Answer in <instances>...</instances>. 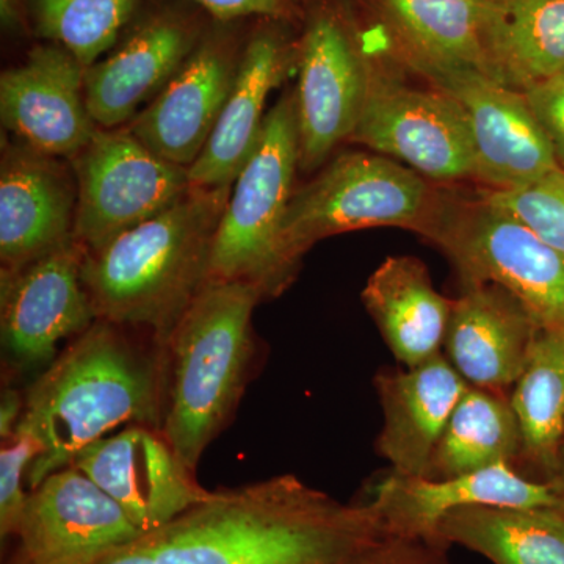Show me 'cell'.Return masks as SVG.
<instances>
[{"label": "cell", "instance_id": "6da1fadb", "mask_svg": "<svg viewBox=\"0 0 564 564\" xmlns=\"http://www.w3.org/2000/svg\"><path fill=\"white\" fill-rule=\"evenodd\" d=\"M383 536L372 505L339 502L295 475L215 489L147 533L158 564H333Z\"/></svg>", "mask_w": 564, "mask_h": 564}, {"label": "cell", "instance_id": "7a4b0ae2", "mask_svg": "<svg viewBox=\"0 0 564 564\" xmlns=\"http://www.w3.org/2000/svg\"><path fill=\"white\" fill-rule=\"evenodd\" d=\"M169 350L150 355L120 326L91 323L25 395L17 433L32 437L40 447L28 470L29 488L70 466L110 430L158 422L169 393Z\"/></svg>", "mask_w": 564, "mask_h": 564}, {"label": "cell", "instance_id": "3957f363", "mask_svg": "<svg viewBox=\"0 0 564 564\" xmlns=\"http://www.w3.org/2000/svg\"><path fill=\"white\" fill-rule=\"evenodd\" d=\"M232 185L192 187L169 209L87 252L82 282L96 321L144 326L165 348L209 274L212 245Z\"/></svg>", "mask_w": 564, "mask_h": 564}, {"label": "cell", "instance_id": "277c9868", "mask_svg": "<svg viewBox=\"0 0 564 564\" xmlns=\"http://www.w3.org/2000/svg\"><path fill=\"white\" fill-rule=\"evenodd\" d=\"M262 300L247 282L207 281L166 345L169 402L161 430L193 474L242 400L256 352L251 318Z\"/></svg>", "mask_w": 564, "mask_h": 564}, {"label": "cell", "instance_id": "5b68a950", "mask_svg": "<svg viewBox=\"0 0 564 564\" xmlns=\"http://www.w3.org/2000/svg\"><path fill=\"white\" fill-rule=\"evenodd\" d=\"M444 196L414 170L369 152H344L293 191L281 228V258L295 276L315 243L369 228H403L430 239Z\"/></svg>", "mask_w": 564, "mask_h": 564}, {"label": "cell", "instance_id": "8992f818", "mask_svg": "<svg viewBox=\"0 0 564 564\" xmlns=\"http://www.w3.org/2000/svg\"><path fill=\"white\" fill-rule=\"evenodd\" d=\"M300 166L295 95L285 93L267 113L261 139L232 184L212 245L207 281L247 282L274 299L293 274L281 258V228Z\"/></svg>", "mask_w": 564, "mask_h": 564}, {"label": "cell", "instance_id": "52a82bcc", "mask_svg": "<svg viewBox=\"0 0 564 564\" xmlns=\"http://www.w3.org/2000/svg\"><path fill=\"white\" fill-rule=\"evenodd\" d=\"M430 240L443 248L463 284L499 285L541 332L564 340V256L484 196L445 199Z\"/></svg>", "mask_w": 564, "mask_h": 564}, {"label": "cell", "instance_id": "ba28073f", "mask_svg": "<svg viewBox=\"0 0 564 564\" xmlns=\"http://www.w3.org/2000/svg\"><path fill=\"white\" fill-rule=\"evenodd\" d=\"M69 162L77 181L74 239L87 252L169 209L192 188L188 169L155 154L128 126L98 128Z\"/></svg>", "mask_w": 564, "mask_h": 564}, {"label": "cell", "instance_id": "9c48e42d", "mask_svg": "<svg viewBox=\"0 0 564 564\" xmlns=\"http://www.w3.org/2000/svg\"><path fill=\"white\" fill-rule=\"evenodd\" d=\"M295 95L300 166L313 172L334 148L350 140L361 120L373 66L359 43L350 13L337 0H318L299 40Z\"/></svg>", "mask_w": 564, "mask_h": 564}, {"label": "cell", "instance_id": "30bf717a", "mask_svg": "<svg viewBox=\"0 0 564 564\" xmlns=\"http://www.w3.org/2000/svg\"><path fill=\"white\" fill-rule=\"evenodd\" d=\"M209 22L192 0L141 3L118 43L85 69V101L96 126L129 124L176 76Z\"/></svg>", "mask_w": 564, "mask_h": 564}, {"label": "cell", "instance_id": "8fae6325", "mask_svg": "<svg viewBox=\"0 0 564 564\" xmlns=\"http://www.w3.org/2000/svg\"><path fill=\"white\" fill-rule=\"evenodd\" d=\"M350 140L403 162L425 180H474V140L466 113L433 85L413 87L373 69L366 107Z\"/></svg>", "mask_w": 564, "mask_h": 564}, {"label": "cell", "instance_id": "7c38bea8", "mask_svg": "<svg viewBox=\"0 0 564 564\" xmlns=\"http://www.w3.org/2000/svg\"><path fill=\"white\" fill-rule=\"evenodd\" d=\"M247 36L243 21L210 20L191 57L129 131L165 161L191 169L220 120Z\"/></svg>", "mask_w": 564, "mask_h": 564}, {"label": "cell", "instance_id": "4fadbf2b", "mask_svg": "<svg viewBox=\"0 0 564 564\" xmlns=\"http://www.w3.org/2000/svg\"><path fill=\"white\" fill-rule=\"evenodd\" d=\"M419 74L463 107L474 140V180L484 182L489 191L519 187L558 169L524 91L480 70L429 69Z\"/></svg>", "mask_w": 564, "mask_h": 564}, {"label": "cell", "instance_id": "5bb4252c", "mask_svg": "<svg viewBox=\"0 0 564 564\" xmlns=\"http://www.w3.org/2000/svg\"><path fill=\"white\" fill-rule=\"evenodd\" d=\"M87 250L76 239L0 280V332L7 366L29 372L50 366L63 339L96 322L82 282Z\"/></svg>", "mask_w": 564, "mask_h": 564}, {"label": "cell", "instance_id": "9a60e30c", "mask_svg": "<svg viewBox=\"0 0 564 564\" xmlns=\"http://www.w3.org/2000/svg\"><path fill=\"white\" fill-rule=\"evenodd\" d=\"M70 466L120 503L141 532L151 533L202 502L196 481L162 430L131 425L85 447Z\"/></svg>", "mask_w": 564, "mask_h": 564}, {"label": "cell", "instance_id": "2e32d148", "mask_svg": "<svg viewBox=\"0 0 564 564\" xmlns=\"http://www.w3.org/2000/svg\"><path fill=\"white\" fill-rule=\"evenodd\" d=\"M143 534L120 503L74 466L29 492L17 532L18 551L32 564H91Z\"/></svg>", "mask_w": 564, "mask_h": 564}, {"label": "cell", "instance_id": "e0dca14e", "mask_svg": "<svg viewBox=\"0 0 564 564\" xmlns=\"http://www.w3.org/2000/svg\"><path fill=\"white\" fill-rule=\"evenodd\" d=\"M3 128L25 147L73 161L98 126L85 101V68L57 44L33 47L0 76Z\"/></svg>", "mask_w": 564, "mask_h": 564}, {"label": "cell", "instance_id": "ac0fdd59", "mask_svg": "<svg viewBox=\"0 0 564 564\" xmlns=\"http://www.w3.org/2000/svg\"><path fill=\"white\" fill-rule=\"evenodd\" d=\"M73 166L21 141L2 140L0 280H9L74 237Z\"/></svg>", "mask_w": 564, "mask_h": 564}, {"label": "cell", "instance_id": "d6986e66", "mask_svg": "<svg viewBox=\"0 0 564 564\" xmlns=\"http://www.w3.org/2000/svg\"><path fill=\"white\" fill-rule=\"evenodd\" d=\"M369 503L380 518L386 536L433 543H444L437 536L441 521L463 507L488 505L564 511V497L555 481L529 480L516 473L511 464L451 478L404 477L392 473L375 486Z\"/></svg>", "mask_w": 564, "mask_h": 564}, {"label": "cell", "instance_id": "ffe728a7", "mask_svg": "<svg viewBox=\"0 0 564 564\" xmlns=\"http://www.w3.org/2000/svg\"><path fill=\"white\" fill-rule=\"evenodd\" d=\"M288 21L258 20L247 43L232 90L198 161L188 169L192 187L232 185L261 139L265 104L295 68L299 41Z\"/></svg>", "mask_w": 564, "mask_h": 564}, {"label": "cell", "instance_id": "44dd1931", "mask_svg": "<svg viewBox=\"0 0 564 564\" xmlns=\"http://www.w3.org/2000/svg\"><path fill=\"white\" fill-rule=\"evenodd\" d=\"M463 285L452 306L445 358L470 386L503 392L524 372L541 329L499 285Z\"/></svg>", "mask_w": 564, "mask_h": 564}, {"label": "cell", "instance_id": "7402d4cb", "mask_svg": "<svg viewBox=\"0 0 564 564\" xmlns=\"http://www.w3.org/2000/svg\"><path fill=\"white\" fill-rule=\"evenodd\" d=\"M469 386L444 355L410 370L377 375L384 419L377 448L393 473L429 477L434 451Z\"/></svg>", "mask_w": 564, "mask_h": 564}, {"label": "cell", "instance_id": "603a6c76", "mask_svg": "<svg viewBox=\"0 0 564 564\" xmlns=\"http://www.w3.org/2000/svg\"><path fill=\"white\" fill-rule=\"evenodd\" d=\"M392 355L408 367L443 355L454 300L434 289L425 263L413 256H391L361 293Z\"/></svg>", "mask_w": 564, "mask_h": 564}, {"label": "cell", "instance_id": "cb8c5ba5", "mask_svg": "<svg viewBox=\"0 0 564 564\" xmlns=\"http://www.w3.org/2000/svg\"><path fill=\"white\" fill-rule=\"evenodd\" d=\"M375 6L415 73L474 69L489 76L488 0H375Z\"/></svg>", "mask_w": 564, "mask_h": 564}, {"label": "cell", "instance_id": "d4e9b609", "mask_svg": "<svg viewBox=\"0 0 564 564\" xmlns=\"http://www.w3.org/2000/svg\"><path fill=\"white\" fill-rule=\"evenodd\" d=\"M489 76L527 91L564 73V0H488Z\"/></svg>", "mask_w": 564, "mask_h": 564}, {"label": "cell", "instance_id": "484cf974", "mask_svg": "<svg viewBox=\"0 0 564 564\" xmlns=\"http://www.w3.org/2000/svg\"><path fill=\"white\" fill-rule=\"evenodd\" d=\"M437 536L494 564H564V511L473 505L441 521Z\"/></svg>", "mask_w": 564, "mask_h": 564}, {"label": "cell", "instance_id": "4316f807", "mask_svg": "<svg viewBox=\"0 0 564 564\" xmlns=\"http://www.w3.org/2000/svg\"><path fill=\"white\" fill-rule=\"evenodd\" d=\"M521 456V432L502 392L469 386L434 451L426 478L478 473Z\"/></svg>", "mask_w": 564, "mask_h": 564}, {"label": "cell", "instance_id": "83f0119b", "mask_svg": "<svg viewBox=\"0 0 564 564\" xmlns=\"http://www.w3.org/2000/svg\"><path fill=\"white\" fill-rule=\"evenodd\" d=\"M510 403L521 432V456L533 466L556 473L564 437L563 339L538 333Z\"/></svg>", "mask_w": 564, "mask_h": 564}, {"label": "cell", "instance_id": "f1b7e54d", "mask_svg": "<svg viewBox=\"0 0 564 564\" xmlns=\"http://www.w3.org/2000/svg\"><path fill=\"white\" fill-rule=\"evenodd\" d=\"M31 29L68 51L85 69L118 43L141 0H25Z\"/></svg>", "mask_w": 564, "mask_h": 564}, {"label": "cell", "instance_id": "f546056e", "mask_svg": "<svg viewBox=\"0 0 564 564\" xmlns=\"http://www.w3.org/2000/svg\"><path fill=\"white\" fill-rule=\"evenodd\" d=\"M486 202L513 215L544 243L564 256V170L545 173L508 191L481 193Z\"/></svg>", "mask_w": 564, "mask_h": 564}, {"label": "cell", "instance_id": "4dcf8cb0", "mask_svg": "<svg viewBox=\"0 0 564 564\" xmlns=\"http://www.w3.org/2000/svg\"><path fill=\"white\" fill-rule=\"evenodd\" d=\"M40 455V447L32 437L13 434L3 441L0 451V536L2 540L17 534L29 494L22 488L28 481V470Z\"/></svg>", "mask_w": 564, "mask_h": 564}, {"label": "cell", "instance_id": "1f68e13d", "mask_svg": "<svg viewBox=\"0 0 564 564\" xmlns=\"http://www.w3.org/2000/svg\"><path fill=\"white\" fill-rule=\"evenodd\" d=\"M444 543L383 536L333 564H451Z\"/></svg>", "mask_w": 564, "mask_h": 564}, {"label": "cell", "instance_id": "d6a6232c", "mask_svg": "<svg viewBox=\"0 0 564 564\" xmlns=\"http://www.w3.org/2000/svg\"><path fill=\"white\" fill-rule=\"evenodd\" d=\"M525 96L547 135L556 162L564 170V77L534 85Z\"/></svg>", "mask_w": 564, "mask_h": 564}, {"label": "cell", "instance_id": "836d02e7", "mask_svg": "<svg viewBox=\"0 0 564 564\" xmlns=\"http://www.w3.org/2000/svg\"><path fill=\"white\" fill-rule=\"evenodd\" d=\"M215 21H291L299 11L295 0H192Z\"/></svg>", "mask_w": 564, "mask_h": 564}, {"label": "cell", "instance_id": "e575fe53", "mask_svg": "<svg viewBox=\"0 0 564 564\" xmlns=\"http://www.w3.org/2000/svg\"><path fill=\"white\" fill-rule=\"evenodd\" d=\"M7 564L32 563L18 551L17 554L11 556L10 562ZM91 564H158V562H155L150 541H148L147 533H144L139 540L107 552V554L99 556V558Z\"/></svg>", "mask_w": 564, "mask_h": 564}, {"label": "cell", "instance_id": "d590c367", "mask_svg": "<svg viewBox=\"0 0 564 564\" xmlns=\"http://www.w3.org/2000/svg\"><path fill=\"white\" fill-rule=\"evenodd\" d=\"M22 411H24V402H22L20 393L14 389H3L2 400H0V437L2 441L10 440L17 433Z\"/></svg>", "mask_w": 564, "mask_h": 564}, {"label": "cell", "instance_id": "8d00e7d4", "mask_svg": "<svg viewBox=\"0 0 564 564\" xmlns=\"http://www.w3.org/2000/svg\"><path fill=\"white\" fill-rule=\"evenodd\" d=\"M0 21L7 33H25L32 31L25 0H0Z\"/></svg>", "mask_w": 564, "mask_h": 564}, {"label": "cell", "instance_id": "74e56055", "mask_svg": "<svg viewBox=\"0 0 564 564\" xmlns=\"http://www.w3.org/2000/svg\"><path fill=\"white\" fill-rule=\"evenodd\" d=\"M556 473H558V480L554 481L556 486H558L560 491H562L564 497V445L562 448V454H560L558 469H556Z\"/></svg>", "mask_w": 564, "mask_h": 564}, {"label": "cell", "instance_id": "f35d334b", "mask_svg": "<svg viewBox=\"0 0 564 564\" xmlns=\"http://www.w3.org/2000/svg\"><path fill=\"white\" fill-rule=\"evenodd\" d=\"M560 76L564 77V73H563V74H560Z\"/></svg>", "mask_w": 564, "mask_h": 564}]
</instances>
